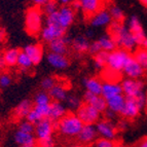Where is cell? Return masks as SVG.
I'll use <instances>...</instances> for the list:
<instances>
[{
  "mask_svg": "<svg viewBox=\"0 0 147 147\" xmlns=\"http://www.w3.org/2000/svg\"><path fill=\"white\" fill-rule=\"evenodd\" d=\"M101 51H102V49H101L100 43L98 42V40H95V41L91 42V44H90V49H88V53H90V54L95 56V55H97L98 53H100Z\"/></svg>",
  "mask_w": 147,
  "mask_h": 147,
  "instance_id": "obj_43",
  "label": "cell"
},
{
  "mask_svg": "<svg viewBox=\"0 0 147 147\" xmlns=\"http://www.w3.org/2000/svg\"><path fill=\"white\" fill-rule=\"evenodd\" d=\"M127 29L131 32V34L133 35L135 42L137 44V47H140L141 43L143 42V40L146 38V34L145 31L143 29V26L141 24V21L137 16H132L129 19L127 22Z\"/></svg>",
  "mask_w": 147,
  "mask_h": 147,
  "instance_id": "obj_8",
  "label": "cell"
},
{
  "mask_svg": "<svg viewBox=\"0 0 147 147\" xmlns=\"http://www.w3.org/2000/svg\"><path fill=\"white\" fill-rule=\"evenodd\" d=\"M40 34H41L42 39L47 43H49L54 40L59 39V38L65 36L66 31L59 26H56V25H45L44 27H42Z\"/></svg>",
  "mask_w": 147,
  "mask_h": 147,
  "instance_id": "obj_12",
  "label": "cell"
},
{
  "mask_svg": "<svg viewBox=\"0 0 147 147\" xmlns=\"http://www.w3.org/2000/svg\"><path fill=\"white\" fill-rule=\"evenodd\" d=\"M3 38H4V32L3 30H0V41H2Z\"/></svg>",
  "mask_w": 147,
  "mask_h": 147,
  "instance_id": "obj_54",
  "label": "cell"
},
{
  "mask_svg": "<svg viewBox=\"0 0 147 147\" xmlns=\"http://www.w3.org/2000/svg\"><path fill=\"white\" fill-rule=\"evenodd\" d=\"M57 84L56 79L53 77V76H47V77H44L41 80V88H43L44 92H49L51 91L53 88Z\"/></svg>",
  "mask_w": 147,
  "mask_h": 147,
  "instance_id": "obj_39",
  "label": "cell"
},
{
  "mask_svg": "<svg viewBox=\"0 0 147 147\" xmlns=\"http://www.w3.org/2000/svg\"><path fill=\"white\" fill-rule=\"evenodd\" d=\"M80 9L84 15L88 16L90 18L102 9L104 5L103 1H100V0H80Z\"/></svg>",
  "mask_w": 147,
  "mask_h": 147,
  "instance_id": "obj_22",
  "label": "cell"
},
{
  "mask_svg": "<svg viewBox=\"0 0 147 147\" xmlns=\"http://www.w3.org/2000/svg\"><path fill=\"white\" fill-rule=\"evenodd\" d=\"M114 142L111 140L103 139V138H99L95 142V147H113Z\"/></svg>",
  "mask_w": 147,
  "mask_h": 147,
  "instance_id": "obj_42",
  "label": "cell"
},
{
  "mask_svg": "<svg viewBox=\"0 0 147 147\" xmlns=\"http://www.w3.org/2000/svg\"><path fill=\"white\" fill-rule=\"evenodd\" d=\"M52 103V99L49 97V93L44 91H40L35 95L34 97V104L38 106L49 105Z\"/></svg>",
  "mask_w": 147,
  "mask_h": 147,
  "instance_id": "obj_34",
  "label": "cell"
},
{
  "mask_svg": "<svg viewBox=\"0 0 147 147\" xmlns=\"http://www.w3.org/2000/svg\"><path fill=\"white\" fill-rule=\"evenodd\" d=\"M67 114V107L61 102H56L52 101V103L49 104V118L54 123H58L61 118Z\"/></svg>",
  "mask_w": 147,
  "mask_h": 147,
  "instance_id": "obj_21",
  "label": "cell"
},
{
  "mask_svg": "<svg viewBox=\"0 0 147 147\" xmlns=\"http://www.w3.org/2000/svg\"><path fill=\"white\" fill-rule=\"evenodd\" d=\"M23 52L27 55L33 65H38L43 59V47L38 43H31L26 45Z\"/></svg>",
  "mask_w": 147,
  "mask_h": 147,
  "instance_id": "obj_19",
  "label": "cell"
},
{
  "mask_svg": "<svg viewBox=\"0 0 147 147\" xmlns=\"http://www.w3.org/2000/svg\"><path fill=\"white\" fill-rule=\"evenodd\" d=\"M140 47H141V49H147V36H146V38L143 40V42L141 43Z\"/></svg>",
  "mask_w": 147,
  "mask_h": 147,
  "instance_id": "obj_50",
  "label": "cell"
},
{
  "mask_svg": "<svg viewBox=\"0 0 147 147\" xmlns=\"http://www.w3.org/2000/svg\"><path fill=\"white\" fill-rule=\"evenodd\" d=\"M20 52L18 49H6L4 52V54L2 55V58L4 60V63L6 66L13 67L17 65L18 63V58H19V55Z\"/></svg>",
  "mask_w": 147,
  "mask_h": 147,
  "instance_id": "obj_31",
  "label": "cell"
},
{
  "mask_svg": "<svg viewBox=\"0 0 147 147\" xmlns=\"http://www.w3.org/2000/svg\"><path fill=\"white\" fill-rule=\"evenodd\" d=\"M58 26L66 31L75 20V11L69 6H60L57 11Z\"/></svg>",
  "mask_w": 147,
  "mask_h": 147,
  "instance_id": "obj_10",
  "label": "cell"
},
{
  "mask_svg": "<svg viewBox=\"0 0 147 147\" xmlns=\"http://www.w3.org/2000/svg\"><path fill=\"white\" fill-rule=\"evenodd\" d=\"M71 147H84V146H81V145H73V146Z\"/></svg>",
  "mask_w": 147,
  "mask_h": 147,
  "instance_id": "obj_57",
  "label": "cell"
},
{
  "mask_svg": "<svg viewBox=\"0 0 147 147\" xmlns=\"http://www.w3.org/2000/svg\"><path fill=\"white\" fill-rule=\"evenodd\" d=\"M141 108L138 105L137 101L134 98H125V103L123 110L119 113L125 119H135L141 113Z\"/></svg>",
  "mask_w": 147,
  "mask_h": 147,
  "instance_id": "obj_13",
  "label": "cell"
},
{
  "mask_svg": "<svg viewBox=\"0 0 147 147\" xmlns=\"http://www.w3.org/2000/svg\"><path fill=\"white\" fill-rule=\"evenodd\" d=\"M93 35H94L93 31H88V32L86 33V34H84V36H86V38H88V39L90 40V39L92 38V37H93Z\"/></svg>",
  "mask_w": 147,
  "mask_h": 147,
  "instance_id": "obj_51",
  "label": "cell"
},
{
  "mask_svg": "<svg viewBox=\"0 0 147 147\" xmlns=\"http://www.w3.org/2000/svg\"><path fill=\"white\" fill-rule=\"evenodd\" d=\"M90 44H91V42H90V40L84 35H77L76 37L72 38V41H71L72 49L75 52L79 53V54L88 52Z\"/></svg>",
  "mask_w": 147,
  "mask_h": 147,
  "instance_id": "obj_26",
  "label": "cell"
},
{
  "mask_svg": "<svg viewBox=\"0 0 147 147\" xmlns=\"http://www.w3.org/2000/svg\"><path fill=\"white\" fill-rule=\"evenodd\" d=\"M38 147H55V141L53 138L43 141H38Z\"/></svg>",
  "mask_w": 147,
  "mask_h": 147,
  "instance_id": "obj_44",
  "label": "cell"
},
{
  "mask_svg": "<svg viewBox=\"0 0 147 147\" xmlns=\"http://www.w3.org/2000/svg\"><path fill=\"white\" fill-rule=\"evenodd\" d=\"M82 84L86 88V92L94 94V95L101 96L102 92V82L97 77H86L82 80Z\"/></svg>",
  "mask_w": 147,
  "mask_h": 147,
  "instance_id": "obj_24",
  "label": "cell"
},
{
  "mask_svg": "<svg viewBox=\"0 0 147 147\" xmlns=\"http://www.w3.org/2000/svg\"><path fill=\"white\" fill-rule=\"evenodd\" d=\"M32 108H33V103L30 100H28V99H25V100L21 101L20 103L17 105V107L13 110V114L18 118L27 117L29 112L32 110Z\"/></svg>",
  "mask_w": 147,
  "mask_h": 147,
  "instance_id": "obj_29",
  "label": "cell"
},
{
  "mask_svg": "<svg viewBox=\"0 0 147 147\" xmlns=\"http://www.w3.org/2000/svg\"><path fill=\"white\" fill-rule=\"evenodd\" d=\"M58 132L64 137H77L80 133L84 123L75 113H67L66 115L56 123Z\"/></svg>",
  "mask_w": 147,
  "mask_h": 147,
  "instance_id": "obj_2",
  "label": "cell"
},
{
  "mask_svg": "<svg viewBox=\"0 0 147 147\" xmlns=\"http://www.w3.org/2000/svg\"><path fill=\"white\" fill-rule=\"evenodd\" d=\"M71 41H72L71 37L65 35L62 38H59V39H56L54 41L49 42V53L65 56L67 54V52H68V47L71 44Z\"/></svg>",
  "mask_w": 147,
  "mask_h": 147,
  "instance_id": "obj_15",
  "label": "cell"
},
{
  "mask_svg": "<svg viewBox=\"0 0 147 147\" xmlns=\"http://www.w3.org/2000/svg\"><path fill=\"white\" fill-rule=\"evenodd\" d=\"M104 113H105L106 117H107V120L112 119V118H114V116H115V114H114V113L111 112V111H109V110H106Z\"/></svg>",
  "mask_w": 147,
  "mask_h": 147,
  "instance_id": "obj_49",
  "label": "cell"
},
{
  "mask_svg": "<svg viewBox=\"0 0 147 147\" xmlns=\"http://www.w3.org/2000/svg\"><path fill=\"white\" fill-rule=\"evenodd\" d=\"M56 123L49 119V118H44L40 120L39 123L35 125L34 136L38 141H43L53 138Z\"/></svg>",
  "mask_w": 147,
  "mask_h": 147,
  "instance_id": "obj_7",
  "label": "cell"
},
{
  "mask_svg": "<svg viewBox=\"0 0 147 147\" xmlns=\"http://www.w3.org/2000/svg\"><path fill=\"white\" fill-rule=\"evenodd\" d=\"M108 53L101 51L97 55L94 56V65L97 69H104L106 68L107 65V60H108Z\"/></svg>",
  "mask_w": 147,
  "mask_h": 147,
  "instance_id": "obj_33",
  "label": "cell"
},
{
  "mask_svg": "<svg viewBox=\"0 0 147 147\" xmlns=\"http://www.w3.org/2000/svg\"><path fill=\"white\" fill-rule=\"evenodd\" d=\"M49 105H43V106H38L35 105L32 108V110L29 112L27 115L26 119L29 123L36 125L37 123H39L40 120L44 119V118H49Z\"/></svg>",
  "mask_w": 147,
  "mask_h": 147,
  "instance_id": "obj_16",
  "label": "cell"
},
{
  "mask_svg": "<svg viewBox=\"0 0 147 147\" xmlns=\"http://www.w3.org/2000/svg\"><path fill=\"white\" fill-rule=\"evenodd\" d=\"M52 99V101H56V102H64L66 101L67 97H68V92H67L66 88L61 84H57L51 91L47 92Z\"/></svg>",
  "mask_w": 147,
  "mask_h": 147,
  "instance_id": "obj_28",
  "label": "cell"
},
{
  "mask_svg": "<svg viewBox=\"0 0 147 147\" xmlns=\"http://www.w3.org/2000/svg\"><path fill=\"white\" fill-rule=\"evenodd\" d=\"M34 130H35V125L29 123L27 120L22 121L19 125V131L24 133H28V134H34Z\"/></svg>",
  "mask_w": 147,
  "mask_h": 147,
  "instance_id": "obj_40",
  "label": "cell"
},
{
  "mask_svg": "<svg viewBox=\"0 0 147 147\" xmlns=\"http://www.w3.org/2000/svg\"><path fill=\"white\" fill-rule=\"evenodd\" d=\"M133 58L136 60L140 66L143 69H147V49H139L135 52V54L133 55Z\"/></svg>",
  "mask_w": 147,
  "mask_h": 147,
  "instance_id": "obj_35",
  "label": "cell"
},
{
  "mask_svg": "<svg viewBox=\"0 0 147 147\" xmlns=\"http://www.w3.org/2000/svg\"><path fill=\"white\" fill-rule=\"evenodd\" d=\"M131 57H132L131 53L123 51V49H116L115 51L109 53L108 55L106 68L116 73H123L125 64L127 63Z\"/></svg>",
  "mask_w": 147,
  "mask_h": 147,
  "instance_id": "obj_4",
  "label": "cell"
},
{
  "mask_svg": "<svg viewBox=\"0 0 147 147\" xmlns=\"http://www.w3.org/2000/svg\"><path fill=\"white\" fill-rule=\"evenodd\" d=\"M108 34L112 37L113 40L115 41L116 47H119L120 49L130 53L134 51L137 47L134 37L123 23L112 22L109 25Z\"/></svg>",
  "mask_w": 147,
  "mask_h": 147,
  "instance_id": "obj_1",
  "label": "cell"
},
{
  "mask_svg": "<svg viewBox=\"0 0 147 147\" xmlns=\"http://www.w3.org/2000/svg\"><path fill=\"white\" fill-rule=\"evenodd\" d=\"M75 114L78 116L84 125H96L101 117V113L86 103L81 104L80 107L76 110Z\"/></svg>",
  "mask_w": 147,
  "mask_h": 147,
  "instance_id": "obj_6",
  "label": "cell"
},
{
  "mask_svg": "<svg viewBox=\"0 0 147 147\" xmlns=\"http://www.w3.org/2000/svg\"><path fill=\"white\" fill-rule=\"evenodd\" d=\"M43 26L42 11L38 7H30L25 16V27L30 35H37Z\"/></svg>",
  "mask_w": 147,
  "mask_h": 147,
  "instance_id": "obj_3",
  "label": "cell"
},
{
  "mask_svg": "<svg viewBox=\"0 0 147 147\" xmlns=\"http://www.w3.org/2000/svg\"><path fill=\"white\" fill-rule=\"evenodd\" d=\"M141 4H143L147 8V0H141Z\"/></svg>",
  "mask_w": 147,
  "mask_h": 147,
  "instance_id": "obj_56",
  "label": "cell"
},
{
  "mask_svg": "<svg viewBox=\"0 0 147 147\" xmlns=\"http://www.w3.org/2000/svg\"><path fill=\"white\" fill-rule=\"evenodd\" d=\"M136 147H147V137H144L142 140H140Z\"/></svg>",
  "mask_w": 147,
  "mask_h": 147,
  "instance_id": "obj_47",
  "label": "cell"
},
{
  "mask_svg": "<svg viewBox=\"0 0 147 147\" xmlns=\"http://www.w3.org/2000/svg\"><path fill=\"white\" fill-rule=\"evenodd\" d=\"M146 99H147V93H146Z\"/></svg>",
  "mask_w": 147,
  "mask_h": 147,
  "instance_id": "obj_59",
  "label": "cell"
},
{
  "mask_svg": "<svg viewBox=\"0 0 147 147\" xmlns=\"http://www.w3.org/2000/svg\"><path fill=\"white\" fill-rule=\"evenodd\" d=\"M146 113H147V110H146Z\"/></svg>",
  "mask_w": 147,
  "mask_h": 147,
  "instance_id": "obj_60",
  "label": "cell"
},
{
  "mask_svg": "<svg viewBox=\"0 0 147 147\" xmlns=\"http://www.w3.org/2000/svg\"><path fill=\"white\" fill-rule=\"evenodd\" d=\"M118 95H123V90H121V86H120L119 82H117V81H105V82H102L101 96L105 100L111 99Z\"/></svg>",
  "mask_w": 147,
  "mask_h": 147,
  "instance_id": "obj_20",
  "label": "cell"
},
{
  "mask_svg": "<svg viewBox=\"0 0 147 147\" xmlns=\"http://www.w3.org/2000/svg\"><path fill=\"white\" fill-rule=\"evenodd\" d=\"M12 78L11 76L9 75L8 73H2L0 74V86L1 88H7L11 84Z\"/></svg>",
  "mask_w": 147,
  "mask_h": 147,
  "instance_id": "obj_41",
  "label": "cell"
},
{
  "mask_svg": "<svg viewBox=\"0 0 147 147\" xmlns=\"http://www.w3.org/2000/svg\"><path fill=\"white\" fill-rule=\"evenodd\" d=\"M70 7L75 11V10H79L81 7V3L80 0H72L71 3H70Z\"/></svg>",
  "mask_w": 147,
  "mask_h": 147,
  "instance_id": "obj_45",
  "label": "cell"
},
{
  "mask_svg": "<svg viewBox=\"0 0 147 147\" xmlns=\"http://www.w3.org/2000/svg\"><path fill=\"white\" fill-rule=\"evenodd\" d=\"M70 3H71V0H61V1H58L59 6H69Z\"/></svg>",
  "mask_w": 147,
  "mask_h": 147,
  "instance_id": "obj_48",
  "label": "cell"
},
{
  "mask_svg": "<svg viewBox=\"0 0 147 147\" xmlns=\"http://www.w3.org/2000/svg\"><path fill=\"white\" fill-rule=\"evenodd\" d=\"M43 12L47 16L52 15L54 12H56L57 10L59 9V4H58V1H54V0H49L47 2V4L44 5L43 7Z\"/></svg>",
  "mask_w": 147,
  "mask_h": 147,
  "instance_id": "obj_38",
  "label": "cell"
},
{
  "mask_svg": "<svg viewBox=\"0 0 147 147\" xmlns=\"http://www.w3.org/2000/svg\"><path fill=\"white\" fill-rule=\"evenodd\" d=\"M84 103L91 105L100 113H103L107 110V102L102 96H97L88 93V92H86L84 94Z\"/></svg>",
  "mask_w": 147,
  "mask_h": 147,
  "instance_id": "obj_18",
  "label": "cell"
},
{
  "mask_svg": "<svg viewBox=\"0 0 147 147\" xmlns=\"http://www.w3.org/2000/svg\"><path fill=\"white\" fill-rule=\"evenodd\" d=\"M111 23H112V20H111V17L109 15V11L105 8H102L97 13H95L90 18V24L92 27L95 28L107 27V26L109 27V25Z\"/></svg>",
  "mask_w": 147,
  "mask_h": 147,
  "instance_id": "obj_17",
  "label": "cell"
},
{
  "mask_svg": "<svg viewBox=\"0 0 147 147\" xmlns=\"http://www.w3.org/2000/svg\"><path fill=\"white\" fill-rule=\"evenodd\" d=\"M106 102H107V110L111 111L114 114H119L125 106V97L123 95H118L106 100Z\"/></svg>",
  "mask_w": 147,
  "mask_h": 147,
  "instance_id": "obj_25",
  "label": "cell"
},
{
  "mask_svg": "<svg viewBox=\"0 0 147 147\" xmlns=\"http://www.w3.org/2000/svg\"><path fill=\"white\" fill-rule=\"evenodd\" d=\"M66 104L69 109H71V110H77L81 106L82 102H81L80 98L77 97L76 95H68V97H67V99H66Z\"/></svg>",
  "mask_w": 147,
  "mask_h": 147,
  "instance_id": "obj_37",
  "label": "cell"
},
{
  "mask_svg": "<svg viewBox=\"0 0 147 147\" xmlns=\"http://www.w3.org/2000/svg\"><path fill=\"white\" fill-rule=\"evenodd\" d=\"M15 141L20 146H35L36 138L34 134H28L18 130L15 134Z\"/></svg>",
  "mask_w": 147,
  "mask_h": 147,
  "instance_id": "obj_27",
  "label": "cell"
},
{
  "mask_svg": "<svg viewBox=\"0 0 147 147\" xmlns=\"http://www.w3.org/2000/svg\"><path fill=\"white\" fill-rule=\"evenodd\" d=\"M144 72L145 70L136 62L133 56L129 59V61L125 64V68L123 70V73L127 76V78L131 79H140L144 75Z\"/></svg>",
  "mask_w": 147,
  "mask_h": 147,
  "instance_id": "obj_14",
  "label": "cell"
},
{
  "mask_svg": "<svg viewBox=\"0 0 147 147\" xmlns=\"http://www.w3.org/2000/svg\"><path fill=\"white\" fill-rule=\"evenodd\" d=\"M96 130L98 135L103 139L107 140H113L115 139L116 135H117V129L110 120L107 119H100L98 123L95 125Z\"/></svg>",
  "mask_w": 147,
  "mask_h": 147,
  "instance_id": "obj_9",
  "label": "cell"
},
{
  "mask_svg": "<svg viewBox=\"0 0 147 147\" xmlns=\"http://www.w3.org/2000/svg\"><path fill=\"white\" fill-rule=\"evenodd\" d=\"M109 11V15L111 17V20L112 22H119V23H123L125 20V11L121 7H119L118 5L113 4L110 6V8L108 9Z\"/></svg>",
  "mask_w": 147,
  "mask_h": 147,
  "instance_id": "obj_32",
  "label": "cell"
},
{
  "mask_svg": "<svg viewBox=\"0 0 147 147\" xmlns=\"http://www.w3.org/2000/svg\"><path fill=\"white\" fill-rule=\"evenodd\" d=\"M20 147H35V146H20Z\"/></svg>",
  "mask_w": 147,
  "mask_h": 147,
  "instance_id": "obj_58",
  "label": "cell"
},
{
  "mask_svg": "<svg viewBox=\"0 0 147 147\" xmlns=\"http://www.w3.org/2000/svg\"><path fill=\"white\" fill-rule=\"evenodd\" d=\"M123 95L125 98H137L144 94V82L140 79L125 78L121 81Z\"/></svg>",
  "mask_w": 147,
  "mask_h": 147,
  "instance_id": "obj_5",
  "label": "cell"
},
{
  "mask_svg": "<svg viewBox=\"0 0 147 147\" xmlns=\"http://www.w3.org/2000/svg\"><path fill=\"white\" fill-rule=\"evenodd\" d=\"M98 133L95 125H84L80 133L77 136V141L81 146H88L98 140Z\"/></svg>",
  "mask_w": 147,
  "mask_h": 147,
  "instance_id": "obj_11",
  "label": "cell"
},
{
  "mask_svg": "<svg viewBox=\"0 0 147 147\" xmlns=\"http://www.w3.org/2000/svg\"><path fill=\"white\" fill-rule=\"evenodd\" d=\"M113 147H127V146L125 144H123V143H114V146Z\"/></svg>",
  "mask_w": 147,
  "mask_h": 147,
  "instance_id": "obj_53",
  "label": "cell"
},
{
  "mask_svg": "<svg viewBox=\"0 0 147 147\" xmlns=\"http://www.w3.org/2000/svg\"><path fill=\"white\" fill-rule=\"evenodd\" d=\"M49 1V0H34L33 1V4L35 5V7H43L44 5L47 4V2Z\"/></svg>",
  "mask_w": 147,
  "mask_h": 147,
  "instance_id": "obj_46",
  "label": "cell"
},
{
  "mask_svg": "<svg viewBox=\"0 0 147 147\" xmlns=\"http://www.w3.org/2000/svg\"><path fill=\"white\" fill-rule=\"evenodd\" d=\"M17 65L20 67L22 70H28L30 69L33 64H32V61L30 60V58L25 54L24 52H20V55H19V58H18V63Z\"/></svg>",
  "mask_w": 147,
  "mask_h": 147,
  "instance_id": "obj_36",
  "label": "cell"
},
{
  "mask_svg": "<svg viewBox=\"0 0 147 147\" xmlns=\"http://www.w3.org/2000/svg\"><path fill=\"white\" fill-rule=\"evenodd\" d=\"M98 42L100 43V47L102 49V51L108 53V54L113 52V51H115L116 47H117L115 44V41L113 40V38L108 33L99 37Z\"/></svg>",
  "mask_w": 147,
  "mask_h": 147,
  "instance_id": "obj_30",
  "label": "cell"
},
{
  "mask_svg": "<svg viewBox=\"0 0 147 147\" xmlns=\"http://www.w3.org/2000/svg\"><path fill=\"white\" fill-rule=\"evenodd\" d=\"M119 127L123 129V127H127V125H125V121H121V123H119Z\"/></svg>",
  "mask_w": 147,
  "mask_h": 147,
  "instance_id": "obj_55",
  "label": "cell"
},
{
  "mask_svg": "<svg viewBox=\"0 0 147 147\" xmlns=\"http://www.w3.org/2000/svg\"><path fill=\"white\" fill-rule=\"evenodd\" d=\"M47 61L53 68L59 69V70L66 69L69 66V64H70L68 58L66 56L53 54V53H49L47 55Z\"/></svg>",
  "mask_w": 147,
  "mask_h": 147,
  "instance_id": "obj_23",
  "label": "cell"
},
{
  "mask_svg": "<svg viewBox=\"0 0 147 147\" xmlns=\"http://www.w3.org/2000/svg\"><path fill=\"white\" fill-rule=\"evenodd\" d=\"M5 66H6V65H5V63H4V60H3L2 56H0V69L4 68Z\"/></svg>",
  "mask_w": 147,
  "mask_h": 147,
  "instance_id": "obj_52",
  "label": "cell"
}]
</instances>
